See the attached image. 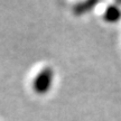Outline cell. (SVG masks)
Masks as SVG:
<instances>
[{"label": "cell", "instance_id": "cell-3", "mask_svg": "<svg viewBox=\"0 0 121 121\" xmlns=\"http://www.w3.org/2000/svg\"><path fill=\"white\" fill-rule=\"evenodd\" d=\"M96 4L95 1H87V2H83V4H80L76 7V10H75V13H84L85 11H87V10H90L91 7H93L94 4Z\"/></svg>", "mask_w": 121, "mask_h": 121}, {"label": "cell", "instance_id": "cell-2", "mask_svg": "<svg viewBox=\"0 0 121 121\" xmlns=\"http://www.w3.org/2000/svg\"><path fill=\"white\" fill-rule=\"evenodd\" d=\"M104 20L108 22H117L120 20L121 18V11L120 9L118 8L117 6H109L107 10H105V13H104Z\"/></svg>", "mask_w": 121, "mask_h": 121}, {"label": "cell", "instance_id": "cell-1", "mask_svg": "<svg viewBox=\"0 0 121 121\" xmlns=\"http://www.w3.org/2000/svg\"><path fill=\"white\" fill-rule=\"evenodd\" d=\"M53 69L51 67H45L38 73V75L34 78L33 82V90L38 94L47 93L53 83Z\"/></svg>", "mask_w": 121, "mask_h": 121}]
</instances>
